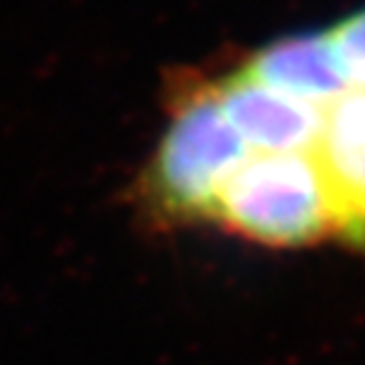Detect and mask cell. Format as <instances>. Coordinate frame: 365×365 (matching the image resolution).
<instances>
[{"mask_svg": "<svg viewBox=\"0 0 365 365\" xmlns=\"http://www.w3.org/2000/svg\"><path fill=\"white\" fill-rule=\"evenodd\" d=\"M246 155L249 148L218 104L216 84H188L137 180L143 213L160 226L208 223L218 193Z\"/></svg>", "mask_w": 365, "mask_h": 365, "instance_id": "obj_1", "label": "cell"}, {"mask_svg": "<svg viewBox=\"0 0 365 365\" xmlns=\"http://www.w3.org/2000/svg\"><path fill=\"white\" fill-rule=\"evenodd\" d=\"M208 223L274 249L337 236L312 153H249L221 188Z\"/></svg>", "mask_w": 365, "mask_h": 365, "instance_id": "obj_2", "label": "cell"}, {"mask_svg": "<svg viewBox=\"0 0 365 365\" xmlns=\"http://www.w3.org/2000/svg\"><path fill=\"white\" fill-rule=\"evenodd\" d=\"M337 239L365 251V91L348 89L325 107L312 145Z\"/></svg>", "mask_w": 365, "mask_h": 365, "instance_id": "obj_3", "label": "cell"}, {"mask_svg": "<svg viewBox=\"0 0 365 365\" xmlns=\"http://www.w3.org/2000/svg\"><path fill=\"white\" fill-rule=\"evenodd\" d=\"M216 84V97L249 153H309L325 109L251 81L241 71Z\"/></svg>", "mask_w": 365, "mask_h": 365, "instance_id": "obj_4", "label": "cell"}, {"mask_svg": "<svg viewBox=\"0 0 365 365\" xmlns=\"http://www.w3.org/2000/svg\"><path fill=\"white\" fill-rule=\"evenodd\" d=\"M239 71L257 84L322 109L348 91L327 34L274 41L254 53Z\"/></svg>", "mask_w": 365, "mask_h": 365, "instance_id": "obj_5", "label": "cell"}, {"mask_svg": "<svg viewBox=\"0 0 365 365\" xmlns=\"http://www.w3.org/2000/svg\"><path fill=\"white\" fill-rule=\"evenodd\" d=\"M348 89L365 91V11L345 18L327 34Z\"/></svg>", "mask_w": 365, "mask_h": 365, "instance_id": "obj_6", "label": "cell"}]
</instances>
